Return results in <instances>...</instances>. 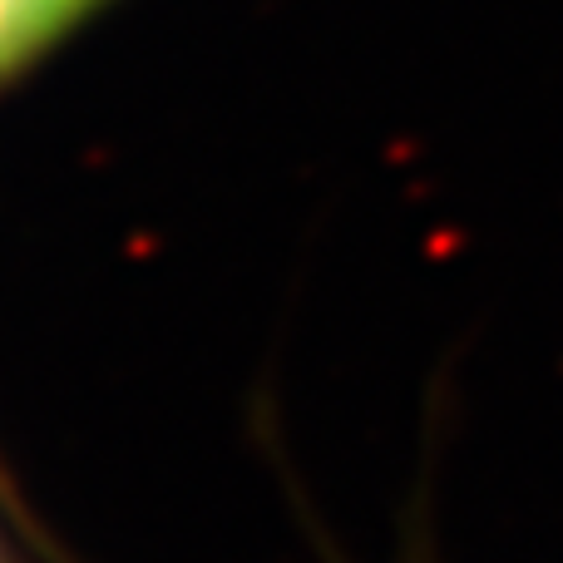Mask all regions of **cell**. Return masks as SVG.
<instances>
[{
    "label": "cell",
    "instance_id": "6da1fadb",
    "mask_svg": "<svg viewBox=\"0 0 563 563\" xmlns=\"http://www.w3.org/2000/svg\"><path fill=\"white\" fill-rule=\"evenodd\" d=\"M85 0H0V75L25 65L49 35L79 15Z\"/></svg>",
    "mask_w": 563,
    "mask_h": 563
}]
</instances>
